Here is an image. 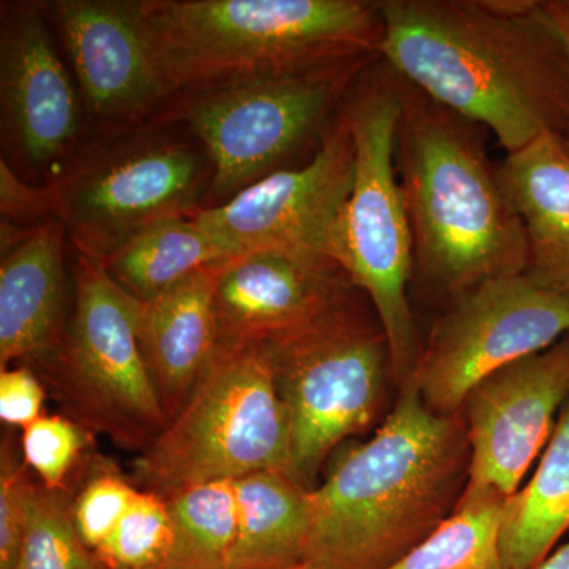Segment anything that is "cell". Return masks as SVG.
I'll use <instances>...</instances> for the list:
<instances>
[{"instance_id": "cell-24", "label": "cell", "mask_w": 569, "mask_h": 569, "mask_svg": "<svg viewBox=\"0 0 569 569\" xmlns=\"http://www.w3.org/2000/svg\"><path fill=\"white\" fill-rule=\"evenodd\" d=\"M507 498L460 500L448 519L388 569H503L501 529Z\"/></svg>"}, {"instance_id": "cell-32", "label": "cell", "mask_w": 569, "mask_h": 569, "mask_svg": "<svg viewBox=\"0 0 569 569\" xmlns=\"http://www.w3.org/2000/svg\"><path fill=\"white\" fill-rule=\"evenodd\" d=\"M545 10L550 18V21H552L557 33H559L561 44H563L565 52H567L569 67V0H552V2H545Z\"/></svg>"}, {"instance_id": "cell-20", "label": "cell", "mask_w": 569, "mask_h": 569, "mask_svg": "<svg viewBox=\"0 0 569 569\" xmlns=\"http://www.w3.org/2000/svg\"><path fill=\"white\" fill-rule=\"evenodd\" d=\"M238 526L227 569H288L309 539V489L283 471L233 481Z\"/></svg>"}, {"instance_id": "cell-30", "label": "cell", "mask_w": 569, "mask_h": 569, "mask_svg": "<svg viewBox=\"0 0 569 569\" xmlns=\"http://www.w3.org/2000/svg\"><path fill=\"white\" fill-rule=\"evenodd\" d=\"M47 387L28 366L7 367L0 372V419L3 425L24 429L43 417Z\"/></svg>"}, {"instance_id": "cell-26", "label": "cell", "mask_w": 569, "mask_h": 569, "mask_svg": "<svg viewBox=\"0 0 569 569\" xmlns=\"http://www.w3.org/2000/svg\"><path fill=\"white\" fill-rule=\"evenodd\" d=\"M173 527L167 500L140 489L111 537L96 550L108 569H167Z\"/></svg>"}, {"instance_id": "cell-12", "label": "cell", "mask_w": 569, "mask_h": 569, "mask_svg": "<svg viewBox=\"0 0 569 569\" xmlns=\"http://www.w3.org/2000/svg\"><path fill=\"white\" fill-rule=\"evenodd\" d=\"M353 178V137L339 110L306 163L264 176L230 200L201 209L193 219L236 257L288 250L337 261Z\"/></svg>"}, {"instance_id": "cell-23", "label": "cell", "mask_w": 569, "mask_h": 569, "mask_svg": "<svg viewBox=\"0 0 569 569\" xmlns=\"http://www.w3.org/2000/svg\"><path fill=\"white\" fill-rule=\"evenodd\" d=\"M164 500L173 527L167 569H227L238 526L233 481L193 486Z\"/></svg>"}, {"instance_id": "cell-21", "label": "cell", "mask_w": 569, "mask_h": 569, "mask_svg": "<svg viewBox=\"0 0 569 569\" xmlns=\"http://www.w3.org/2000/svg\"><path fill=\"white\" fill-rule=\"evenodd\" d=\"M569 531V399L537 470L509 497L501 529L503 569H535Z\"/></svg>"}, {"instance_id": "cell-15", "label": "cell", "mask_w": 569, "mask_h": 569, "mask_svg": "<svg viewBox=\"0 0 569 569\" xmlns=\"http://www.w3.org/2000/svg\"><path fill=\"white\" fill-rule=\"evenodd\" d=\"M44 7H9L0 33L2 130L29 170H48L77 144L81 102L52 39Z\"/></svg>"}, {"instance_id": "cell-25", "label": "cell", "mask_w": 569, "mask_h": 569, "mask_svg": "<svg viewBox=\"0 0 569 569\" xmlns=\"http://www.w3.org/2000/svg\"><path fill=\"white\" fill-rule=\"evenodd\" d=\"M73 498L36 485L14 569H108L74 526Z\"/></svg>"}, {"instance_id": "cell-27", "label": "cell", "mask_w": 569, "mask_h": 569, "mask_svg": "<svg viewBox=\"0 0 569 569\" xmlns=\"http://www.w3.org/2000/svg\"><path fill=\"white\" fill-rule=\"evenodd\" d=\"M91 433L62 415H43L21 430L20 448L26 467L44 489L66 490Z\"/></svg>"}, {"instance_id": "cell-13", "label": "cell", "mask_w": 569, "mask_h": 569, "mask_svg": "<svg viewBox=\"0 0 569 569\" xmlns=\"http://www.w3.org/2000/svg\"><path fill=\"white\" fill-rule=\"evenodd\" d=\"M568 399L569 335L471 389L462 407L470 468L460 500L515 496Z\"/></svg>"}, {"instance_id": "cell-7", "label": "cell", "mask_w": 569, "mask_h": 569, "mask_svg": "<svg viewBox=\"0 0 569 569\" xmlns=\"http://www.w3.org/2000/svg\"><path fill=\"white\" fill-rule=\"evenodd\" d=\"M290 432L288 475L317 488L323 463L383 408L391 358L383 326L361 290L312 323L263 343Z\"/></svg>"}, {"instance_id": "cell-6", "label": "cell", "mask_w": 569, "mask_h": 569, "mask_svg": "<svg viewBox=\"0 0 569 569\" xmlns=\"http://www.w3.org/2000/svg\"><path fill=\"white\" fill-rule=\"evenodd\" d=\"M290 432L264 346H219L193 395L133 460L138 489L163 498L216 481L283 471Z\"/></svg>"}, {"instance_id": "cell-9", "label": "cell", "mask_w": 569, "mask_h": 569, "mask_svg": "<svg viewBox=\"0 0 569 569\" xmlns=\"http://www.w3.org/2000/svg\"><path fill=\"white\" fill-rule=\"evenodd\" d=\"M377 58L193 93L182 119L211 162L209 193L230 200L296 153L318 148L356 77Z\"/></svg>"}, {"instance_id": "cell-2", "label": "cell", "mask_w": 569, "mask_h": 569, "mask_svg": "<svg viewBox=\"0 0 569 569\" xmlns=\"http://www.w3.org/2000/svg\"><path fill=\"white\" fill-rule=\"evenodd\" d=\"M470 445L462 411L438 415L407 381L370 440L309 492L305 561L318 569H388L458 508Z\"/></svg>"}, {"instance_id": "cell-8", "label": "cell", "mask_w": 569, "mask_h": 569, "mask_svg": "<svg viewBox=\"0 0 569 569\" xmlns=\"http://www.w3.org/2000/svg\"><path fill=\"white\" fill-rule=\"evenodd\" d=\"M140 309L102 264L78 254L66 335L37 362L67 417L138 455L168 426L138 337Z\"/></svg>"}, {"instance_id": "cell-11", "label": "cell", "mask_w": 569, "mask_h": 569, "mask_svg": "<svg viewBox=\"0 0 569 569\" xmlns=\"http://www.w3.org/2000/svg\"><path fill=\"white\" fill-rule=\"evenodd\" d=\"M569 335V299L527 274L497 277L449 305L422 343L411 383L430 410L458 415L471 389Z\"/></svg>"}, {"instance_id": "cell-33", "label": "cell", "mask_w": 569, "mask_h": 569, "mask_svg": "<svg viewBox=\"0 0 569 569\" xmlns=\"http://www.w3.org/2000/svg\"><path fill=\"white\" fill-rule=\"evenodd\" d=\"M535 569H569V541L553 549Z\"/></svg>"}, {"instance_id": "cell-10", "label": "cell", "mask_w": 569, "mask_h": 569, "mask_svg": "<svg viewBox=\"0 0 569 569\" xmlns=\"http://www.w3.org/2000/svg\"><path fill=\"white\" fill-rule=\"evenodd\" d=\"M211 178L204 151L141 137L78 160L50 189L54 216L78 254L103 264L149 224L186 216Z\"/></svg>"}, {"instance_id": "cell-4", "label": "cell", "mask_w": 569, "mask_h": 569, "mask_svg": "<svg viewBox=\"0 0 569 569\" xmlns=\"http://www.w3.org/2000/svg\"><path fill=\"white\" fill-rule=\"evenodd\" d=\"M146 36L171 91H211L376 58L380 2L140 0Z\"/></svg>"}, {"instance_id": "cell-31", "label": "cell", "mask_w": 569, "mask_h": 569, "mask_svg": "<svg viewBox=\"0 0 569 569\" xmlns=\"http://www.w3.org/2000/svg\"><path fill=\"white\" fill-rule=\"evenodd\" d=\"M0 209H2V222L40 224L54 216L51 189H33L28 183L20 181V176L6 159L0 160Z\"/></svg>"}, {"instance_id": "cell-17", "label": "cell", "mask_w": 569, "mask_h": 569, "mask_svg": "<svg viewBox=\"0 0 569 569\" xmlns=\"http://www.w3.org/2000/svg\"><path fill=\"white\" fill-rule=\"evenodd\" d=\"M58 217L32 228L0 263V366L37 362L67 329L63 239ZM6 253V252H3Z\"/></svg>"}, {"instance_id": "cell-28", "label": "cell", "mask_w": 569, "mask_h": 569, "mask_svg": "<svg viewBox=\"0 0 569 569\" xmlns=\"http://www.w3.org/2000/svg\"><path fill=\"white\" fill-rule=\"evenodd\" d=\"M138 492L140 489L134 482L123 478L107 463L89 475L71 505L74 526L89 548H102Z\"/></svg>"}, {"instance_id": "cell-34", "label": "cell", "mask_w": 569, "mask_h": 569, "mask_svg": "<svg viewBox=\"0 0 569 569\" xmlns=\"http://www.w3.org/2000/svg\"><path fill=\"white\" fill-rule=\"evenodd\" d=\"M288 569H318V568L313 567L312 563H307V561H302V563L295 565V567H291Z\"/></svg>"}, {"instance_id": "cell-22", "label": "cell", "mask_w": 569, "mask_h": 569, "mask_svg": "<svg viewBox=\"0 0 569 569\" xmlns=\"http://www.w3.org/2000/svg\"><path fill=\"white\" fill-rule=\"evenodd\" d=\"M231 258L236 254L193 217L173 216L134 234L102 266L122 290L148 302L190 276L228 263Z\"/></svg>"}, {"instance_id": "cell-16", "label": "cell", "mask_w": 569, "mask_h": 569, "mask_svg": "<svg viewBox=\"0 0 569 569\" xmlns=\"http://www.w3.org/2000/svg\"><path fill=\"white\" fill-rule=\"evenodd\" d=\"M359 290L325 254L254 250L217 277L219 346H263L312 323Z\"/></svg>"}, {"instance_id": "cell-5", "label": "cell", "mask_w": 569, "mask_h": 569, "mask_svg": "<svg viewBox=\"0 0 569 569\" xmlns=\"http://www.w3.org/2000/svg\"><path fill=\"white\" fill-rule=\"evenodd\" d=\"M402 78L378 56L343 97L355 142V178L340 223L337 263L376 309L387 335L392 378L413 376L421 337L408 296L415 274L413 236L396 167Z\"/></svg>"}, {"instance_id": "cell-29", "label": "cell", "mask_w": 569, "mask_h": 569, "mask_svg": "<svg viewBox=\"0 0 569 569\" xmlns=\"http://www.w3.org/2000/svg\"><path fill=\"white\" fill-rule=\"evenodd\" d=\"M36 488L22 460L20 445L11 433L3 436L0 448V569H14L20 556L29 503Z\"/></svg>"}, {"instance_id": "cell-1", "label": "cell", "mask_w": 569, "mask_h": 569, "mask_svg": "<svg viewBox=\"0 0 569 569\" xmlns=\"http://www.w3.org/2000/svg\"><path fill=\"white\" fill-rule=\"evenodd\" d=\"M378 56L408 84L512 153L569 140L567 52L545 2L381 0Z\"/></svg>"}, {"instance_id": "cell-14", "label": "cell", "mask_w": 569, "mask_h": 569, "mask_svg": "<svg viewBox=\"0 0 569 569\" xmlns=\"http://www.w3.org/2000/svg\"><path fill=\"white\" fill-rule=\"evenodd\" d=\"M44 9L61 36L82 102L93 119L138 121L173 96L146 36L140 2L58 0Z\"/></svg>"}, {"instance_id": "cell-18", "label": "cell", "mask_w": 569, "mask_h": 569, "mask_svg": "<svg viewBox=\"0 0 569 569\" xmlns=\"http://www.w3.org/2000/svg\"><path fill=\"white\" fill-rule=\"evenodd\" d=\"M222 266L141 302L138 337L168 421L186 406L219 350L213 296Z\"/></svg>"}, {"instance_id": "cell-3", "label": "cell", "mask_w": 569, "mask_h": 569, "mask_svg": "<svg viewBox=\"0 0 569 569\" xmlns=\"http://www.w3.org/2000/svg\"><path fill=\"white\" fill-rule=\"evenodd\" d=\"M396 167L415 276L451 302L497 277L526 274L522 220L490 162L488 130L402 80Z\"/></svg>"}, {"instance_id": "cell-19", "label": "cell", "mask_w": 569, "mask_h": 569, "mask_svg": "<svg viewBox=\"0 0 569 569\" xmlns=\"http://www.w3.org/2000/svg\"><path fill=\"white\" fill-rule=\"evenodd\" d=\"M498 174L522 220L529 244L526 274L569 299V146L546 133L507 153Z\"/></svg>"}]
</instances>
